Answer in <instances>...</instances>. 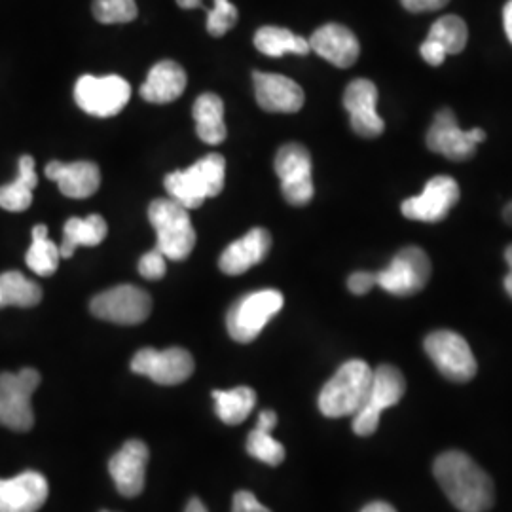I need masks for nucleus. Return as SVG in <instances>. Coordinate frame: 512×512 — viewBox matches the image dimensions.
<instances>
[{
  "instance_id": "nucleus-25",
  "label": "nucleus",
  "mask_w": 512,
  "mask_h": 512,
  "mask_svg": "<svg viewBox=\"0 0 512 512\" xmlns=\"http://www.w3.org/2000/svg\"><path fill=\"white\" fill-rule=\"evenodd\" d=\"M109 234V226L101 215H90L86 219H69L63 228V241L59 247L61 258H71L78 247H95L103 243Z\"/></svg>"
},
{
  "instance_id": "nucleus-29",
  "label": "nucleus",
  "mask_w": 512,
  "mask_h": 512,
  "mask_svg": "<svg viewBox=\"0 0 512 512\" xmlns=\"http://www.w3.org/2000/svg\"><path fill=\"white\" fill-rule=\"evenodd\" d=\"M215 410L226 425H239L255 410L256 393L251 387H236L228 391H213Z\"/></svg>"
},
{
  "instance_id": "nucleus-2",
  "label": "nucleus",
  "mask_w": 512,
  "mask_h": 512,
  "mask_svg": "<svg viewBox=\"0 0 512 512\" xmlns=\"http://www.w3.org/2000/svg\"><path fill=\"white\" fill-rule=\"evenodd\" d=\"M374 370L361 359H351L338 368L319 393V410L327 418L355 416L366 403Z\"/></svg>"
},
{
  "instance_id": "nucleus-26",
  "label": "nucleus",
  "mask_w": 512,
  "mask_h": 512,
  "mask_svg": "<svg viewBox=\"0 0 512 512\" xmlns=\"http://www.w3.org/2000/svg\"><path fill=\"white\" fill-rule=\"evenodd\" d=\"M194 120L198 137L207 145H220L226 139L224 103L215 93H203L194 103Z\"/></svg>"
},
{
  "instance_id": "nucleus-43",
  "label": "nucleus",
  "mask_w": 512,
  "mask_h": 512,
  "mask_svg": "<svg viewBox=\"0 0 512 512\" xmlns=\"http://www.w3.org/2000/svg\"><path fill=\"white\" fill-rule=\"evenodd\" d=\"M505 291L512 298V268H509V275L505 277Z\"/></svg>"
},
{
  "instance_id": "nucleus-7",
  "label": "nucleus",
  "mask_w": 512,
  "mask_h": 512,
  "mask_svg": "<svg viewBox=\"0 0 512 512\" xmlns=\"http://www.w3.org/2000/svg\"><path fill=\"white\" fill-rule=\"evenodd\" d=\"M406 393V380L399 368L378 366L372 374V385L363 408L353 416V431L359 437H370L378 431L382 412L399 403Z\"/></svg>"
},
{
  "instance_id": "nucleus-3",
  "label": "nucleus",
  "mask_w": 512,
  "mask_h": 512,
  "mask_svg": "<svg viewBox=\"0 0 512 512\" xmlns=\"http://www.w3.org/2000/svg\"><path fill=\"white\" fill-rule=\"evenodd\" d=\"M226 160L220 154H209L183 171L169 173L164 186L171 200L188 211L198 209L205 200L219 196L224 188Z\"/></svg>"
},
{
  "instance_id": "nucleus-13",
  "label": "nucleus",
  "mask_w": 512,
  "mask_h": 512,
  "mask_svg": "<svg viewBox=\"0 0 512 512\" xmlns=\"http://www.w3.org/2000/svg\"><path fill=\"white\" fill-rule=\"evenodd\" d=\"M486 139L480 128L461 129L456 114L450 109H442L435 114L433 126L427 131V147L442 154L448 160L461 162L475 156L476 147Z\"/></svg>"
},
{
  "instance_id": "nucleus-16",
  "label": "nucleus",
  "mask_w": 512,
  "mask_h": 512,
  "mask_svg": "<svg viewBox=\"0 0 512 512\" xmlns=\"http://www.w3.org/2000/svg\"><path fill=\"white\" fill-rule=\"evenodd\" d=\"M378 88L370 80H353L344 93V107L348 109L351 128L366 139L380 137L385 124L376 110Z\"/></svg>"
},
{
  "instance_id": "nucleus-5",
  "label": "nucleus",
  "mask_w": 512,
  "mask_h": 512,
  "mask_svg": "<svg viewBox=\"0 0 512 512\" xmlns=\"http://www.w3.org/2000/svg\"><path fill=\"white\" fill-rule=\"evenodd\" d=\"M40 385L35 368H23L16 374H0V425L25 433L35 425L31 399Z\"/></svg>"
},
{
  "instance_id": "nucleus-33",
  "label": "nucleus",
  "mask_w": 512,
  "mask_h": 512,
  "mask_svg": "<svg viewBox=\"0 0 512 512\" xmlns=\"http://www.w3.org/2000/svg\"><path fill=\"white\" fill-rule=\"evenodd\" d=\"M93 16L99 23H129L137 18L135 0H93Z\"/></svg>"
},
{
  "instance_id": "nucleus-21",
  "label": "nucleus",
  "mask_w": 512,
  "mask_h": 512,
  "mask_svg": "<svg viewBox=\"0 0 512 512\" xmlns=\"http://www.w3.org/2000/svg\"><path fill=\"white\" fill-rule=\"evenodd\" d=\"M272 247V236L264 228H255L243 238L226 247L219 260L220 270L226 275H241L260 264Z\"/></svg>"
},
{
  "instance_id": "nucleus-44",
  "label": "nucleus",
  "mask_w": 512,
  "mask_h": 512,
  "mask_svg": "<svg viewBox=\"0 0 512 512\" xmlns=\"http://www.w3.org/2000/svg\"><path fill=\"white\" fill-rule=\"evenodd\" d=\"M503 217L507 220V224H511L512 226V202L505 207V211H503Z\"/></svg>"
},
{
  "instance_id": "nucleus-39",
  "label": "nucleus",
  "mask_w": 512,
  "mask_h": 512,
  "mask_svg": "<svg viewBox=\"0 0 512 512\" xmlns=\"http://www.w3.org/2000/svg\"><path fill=\"white\" fill-rule=\"evenodd\" d=\"M503 23H505V31H507V37H509L512 44V0H509V2L505 4V10H503Z\"/></svg>"
},
{
  "instance_id": "nucleus-27",
  "label": "nucleus",
  "mask_w": 512,
  "mask_h": 512,
  "mask_svg": "<svg viewBox=\"0 0 512 512\" xmlns=\"http://www.w3.org/2000/svg\"><path fill=\"white\" fill-rule=\"evenodd\" d=\"M37 184L35 160L31 156H21L16 181L0 186V207L10 213L27 211L33 203V190L37 188Z\"/></svg>"
},
{
  "instance_id": "nucleus-9",
  "label": "nucleus",
  "mask_w": 512,
  "mask_h": 512,
  "mask_svg": "<svg viewBox=\"0 0 512 512\" xmlns=\"http://www.w3.org/2000/svg\"><path fill=\"white\" fill-rule=\"evenodd\" d=\"M129 97H131V86L122 76H116V74H109V76L86 74L78 78L74 86L76 105L97 118L116 116L128 105Z\"/></svg>"
},
{
  "instance_id": "nucleus-17",
  "label": "nucleus",
  "mask_w": 512,
  "mask_h": 512,
  "mask_svg": "<svg viewBox=\"0 0 512 512\" xmlns=\"http://www.w3.org/2000/svg\"><path fill=\"white\" fill-rule=\"evenodd\" d=\"M148 446L143 440H128L109 461V473L116 490L124 497H137L145 488Z\"/></svg>"
},
{
  "instance_id": "nucleus-14",
  "label": "nucleus",
  "mask_w": 512,
  "mask_h": 512,
  "mask_svg": "<svg viewBox=\"0 0 512 512\" xmlns=\"http://www.w3.org/2000/svg\"><path fill=\"white\" fill-rule=\"evenodd\" d=\"M135 374L147 376L160 385H179L186 382L194 372V357L183 348L164 351L145 348L135 353L131 361Z\"/></svg>"
},
{
  "instance_id": "nucleus-28",
  "label": "nucleus",
  "mask_w": 512,
  "mask_h": 512,
  "mask_svg": "<svg viewBox=\"0 0 512 512\" xmlns=\"http://www.w3.org/2000/svg\"><path fill=\"white\" fill-rule=\"evenodd\" d=\"M255 46L258 52L270 55V57H281L285 54H310L308 38L298 37L289 29L274 27V25H268V27H262L256 31Z\"/></svg>"
},
{
  "instance_id": "nucleus-35",
  "label": "nucleus",
  "mask_w": 512,
  "mask_h": 512,
  "mask_svg": "<svg viewBox=\"0 0 512 512\" xmlns=\"http://www.w3.org/2000/svg\"><path fill=\"white\" fill-rule=\"evenodd\" d=\"M165 270H167L165 256L158 247L152 249L150 253H147V255L139 260V274L143 275L145 279H150V281L162 279L165 275Z\"/></svg>"
},
{
  "instance_id": "nucleus-11",
  "label": "nucleus",
  "mask_w": 512,
  "mask_h": 512,
  "mask_svg": "<svg viewBox=\"0 0 512 512\" xmlns=\"http://www.w3.org/2000/svg\"><path fill=\"white\" fill-rule=\"evenodd\" d=\"M97 319L116 325H139L147 321L152 311V298L147 291L135 285H118L97 294L90 304Z\"/></svg>"
},
{
  "instance_id": "nucleus-6",
  "label": "nucleus",
  "mask_w": 512,
  "mask_h": 512,
  "mask_svg": "<svg viewBox=\"0 0 512 512\" xmlns=\"http://www.w3.org/2000/svg\"><path fill=\"white\" fill-rule=\"evenodd\" d=\"M283 304H285L283 294L274 289L245 294L226 315V327L230 336L239 344L253 342L264 327L281 311Z\"/></svg>"
},
{
  "instance_id": "nucleus-31",
  "label": "nucleus",
  "mask_w": 512,
  "mask_h": 512,
  "mask_svg": "<svg viewBox=\"0 0 512 512\" xmlns=\"http://www.w3.org/2000/svg\"><path fill=\"white\" fill-rule=\"evenodd\" d=\"M59 260H61L59 247L48 238V228L44 224H38L33 228V243L25 256L29 270L40 277H50L57 272Z\"/></svg>"
},
{
  "instance_id": "nucleus-1",
  "label": "nucleus",
  "mask_w": 512,
  "mask_h": 512,
  "mask_svg": "<svg viewBox=\"0 0 512 512\" xmlns=\"http://www.w3.org/2000/svg\"><path fill=\"white\" fill-rule=\"evenodd\" d=\"M433 475L442 492L461 512H486L494 507L492 478L473 459L459 450L440 454L433 465Z\"/></svg>"
},
{
  "instance_id": "nucleus-32",
  "label": "nucleus",
  "mask_w": 512,
  "mask_h": 512,
  "mask_svg": "<svg viewBox=\"0 0 512 512\" xmlns=\"http://www.w3.org/2000/svg\"><path fill=\"white\" fill-rule=\"evenodd\" d=\"M427 40L435 42L446 55L461 54L467 46L469 31L463 19L458 16H444L433 23Z\"/></svg>"
},
{
  "instance_id": "nucleus-34",
  "label": "nucleus",
  "mask_w": 512,
  "mask_h": 512,
  "mask_svg": "<svg viewBox=\"0 0 512 512\" xmlns=\"http://www.w3.org/2000/svg\"><path fill=\"white\" fill-rule=\"evenodd\" d=\"M238 23V8L230 0H215V6L207 12V31L213 37L226 35Z\"/></svg>"
},
{
  "instance_id": "nucleus-24",
  "label": "nucleus",
  "mask_w": 512,
  "mask_h": 512,
  "mask_svg": "<svg viewBox=\"0 0 512 512\" xmlns=\"http://www.w3.org/2000/svg\"><path fill=\"white\" fill-rule=\"evenodd\" d=\"M275 425H277V414L274 410H264L260 412L256 427L249 433V439H247L249 456L272 467L281 465L285 459V446L277 442L272 435Z\"/></svg>"
},
{
  "instance_id": "nucleus-15",
  "label": "nucleus",
  "mask_w": 512,
  "mask_h": 512,
  "mask_svg": "<svg viewBox=\"0 0 512 512\" xmlns=\"http://www.w3.org/2000/svg\"><path fill=\"white\" fill-rule=\"evenodd\" d=\"M458 200V183L448 175H437L425 184L420 196L404 200L401 211L406 219L440 222L446 219Z\"/></svg>"
},
{
  "instance_id": "nucleus-8",
  "label": "nucleus",
  "mask_w": 512,
  "mask_h": 512,
  "mask_svg": "<svg viewBox=\"0 0 512 512\" xmlns=\"http://www.w3.org/2000/svg\"><path fill=\"white\" fill-rule=\"evenodd\" d=\"M425 353L439 368L440 374L452 382L465 384L476 376L475 355L467 340L454 330H437L425 338Z\"/></svg>"
},
{
  "instance_id": "nucleus-4",
  "label": "nucleus",
  "mask_w": 512,
  "mask_h": 512,
  "mask_svg": "<svg viewBox=\"0 0 512 512\" xmlns=\"http://www.w3.org/2000/svg\"><path fill=\"white\" fill-rule=\"evenodd\" d=\"M148 220L156 230L158 249L165 258L184 260L190 256L196 245V230L186 207L171 198L154 200L148 207Z\"/></svg>"
},
{
  "instance_id": "nucleus-37",
  "label": "nucleus",
  "mask_w": 512,
  "mask_h": 512,
  "mask_svg": "<svg viewBox=\"0 0 512 512\" xmlns=\"http://www.w3.org/2000/svg\"><path fill=\"white\" fill-rule=\"evenodd\" d=\"M232 512H272L268 507H264L255 495L251 492H238L234 495L232 503Z\"/></svg>"
},
{
  "instance_id": "nucleus-23",
  "label": "nucleus",
  "mask_w": 512,
  "mask_h": 512,
  "mask_svg": "<svg viewBox=\"0 0 512 512\" xmlns=\"http://www.w3.org/2000/svg\"><path fill=\"white\" fill-rule=\"evenodd\" d=\"M186 90V73L175 61H160L148 73L141 86V97L148 103L165 105L179 99Z\"/></svg>"
},
{
  "instance_id": "nucleus-20",
  "label": "nucleus",
  "mask_w": 512,
  "mask_h": 512,
  "mask_svg": "<svg viewBox=\"0 0 512 512\" xmlns=\"http://www.w3.org/2000/svg\"><path fill=\"white\" fill-rule=\"evenodd\" d=\"M308 42H310V50L340 69L351 67L361 54L357 37L349 31L348 27L338 23H327L319 27Z\"/></svg>"
},
{
  "instance_id": "nucleus-30",
  "label": "nucleus",
  "mask_w": 512,
  "mask_h": 512,
  "mask_svg": "<svg viewBox=\"0 0 512 512\" xmlns=\"http://www.w3.org/2000/svg\"><path fill=\"white\" fill-rule=\"evenodd\" d=\"M42 300V289L21 272L0 274V310L8 306L35 308Z\"/></svg>"
},
{
  "instance_id": "nucleus-42",
  "label": "nucleus",
  "mask_w": 512,
  "mask_h": 512,
  "mask_svg": "<svg viewBox=\"0 0 512 512\" xmlns=\"http://www.w3.org/2000/svg\"><path fill=\"white\" fill-rule=\"evenodd\" d=\"M177 4L184 10H190V8H200L202 0H177Z\"/></svg>"
},
{
  "instance_id": "nucleus-12",
  "label": "nucleus",
  "mask_w": 512,
  "mask_h": 512,
  "mask_svg": "<svg viewBox=\"0 0 512 512\" xmlns=\"http://www.w3.org/2000/svg\"><path fill=\"white\" fill-rule=\"evenodd\" d=\"M311 156L308 148L300 143H289L277 150L275 173L281 181L283 198L291 205L302 207L313 198V179H311Z\"/></svg>"
},
{
  "instance_id": "nucleus-19",
  "label": "nucleus",
  "mask_w": 512,
  "mask_h": 512,
  "mask_svg": "<svg viewBox=\"0 0 512 512\" xmlns=\"http://www.w3.org/2000/svg\"><path fill=\"white\" fill-rule=\"evenodd\" d=\"M256 101L268 112L293 114L304 107L302 88L287 76L272 73H253Z\"/></svg>"
},
{
  "instance_id": "nucleus-41",
  "label": "nucleus",
  "mask_w": 512,
  "mask_h": 512,
  "mask_svg": "<svg viewBox=\"0 0 512 512\" xmlns=\"http://www.w3.org/2000/svg\"><path fill=\"white\" fill-rule=\"evenodd\" d=\"M184 512H207V509H205V505H203L202 501L200 499H190L188 501V505H186V511Z\"/></svg>"
},
{
  "instance_id": "nucleus-36",
  "label": "nucleus",
  "mask_w": 512,
  "mask_h": 512,
  "mask_svg": "<svg viewBox=\"0 0 512 512\" xmlns=\"http://www.w3.org/2000/svg\"><path fill=\"white\" fill-rule=\"evenodd\" d=\"M376 285H378V275L372 272H355L349 275L348 287L353 294L361 296V294L370 293Z\"/></svg>"
},
{
  "instance_id": "nucleus-18",
  "label": "nucleus",
  "mask_w": 512,
  "mask_h": 512,
  "mask_svg": "<svg viewBox=\"0 0 512 512\" xmlns=\"http://www.w3.org/2000/svg\"><path fill=\"white\" fill-rule=\"evenodd\" d=\"M48 480L37 471L0 478V512H37L48 499Z\"/></svg>"
},
{
  "instance_id": "nucleus-10",
  "label": "nucleus",
  "mask_w": 512,
  "mask_h": 512,
  "mask_svg": "<svg viewBox=\"0 0 512 512\" xmlns=\"http://www.w3.org/2000/svg\"><path fill=\"white\" fill-rule=\"evenodd\" d=\"M378 285L395 296H414L431 277V260L420 247H404L391 264L378 272Z\"/></svg>"
},
{
  "instance_id": "nucleus-22",
  "label": "nucleus",
  "mask_w": 512,
  "mask_h": 512,
  "mask_svg": "<svg viewBox=\"0 0 512 512\" xmlns=\"http://www.w3.org/2000/svg\"><path fill=\"white\" fill-rule=\"evenodd\" d=\"M46 177L57 183L63 196L73 200L90 198L99 190V184H101L99 165L93 162H73V164L52 162L46 165Z\"/></svg>"
},
{
  "instance_id": "nucleus-38",
  "label": "nucleus",
  "mask_w": 512,
  "mask_h": 512,
  "mask_svg": "<svg viewBox=\"0 0 512 512\" xmlns=\"http://www.w3.org/2000/svg\"><path fill=\"white\" fill-rule=\"evenodd\" d=\"M404 8L408 12H414V14H421V12H435L444 8L450 0H401Z\"/></svg>"
},
{
  "instance_id": "nucleus-40",
  "label": "nucleus",
  "mask_w": 512,
  "mask_h": 512,
  "mask_svg": "<svg viewBox=\"0 0 512 512\" xmlns=\"http://www.w3.org/2000/svg\"><path fill=\"white\" fill-rule=\"evenodd\" d=\"M361 512H397L395 511V507H391L389 503H384V501H374V503H370V505H366L365 509Z\"/></svg>"
},
{
  "instance_id": "nucleus-45",
  "label": "nucleus",
  "mask_w": 512,
  "mask_h": 512,
  "mask_svg": "<svg viewBox=\"0 0 512 512\" xmlns=\"http://www.w3.org/2000/svg\"><path fill=\"white\" fill-rule=\"evenodd\" d=\"M101 512H110V511H101Z\"/></svg>"
}]
</instances>
